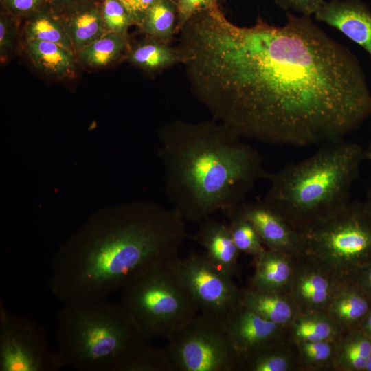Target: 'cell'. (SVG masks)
<instances>
[{"label": "cell", "instance_id": "cell-1", "mask_svg": "<svg viewBox=\"0 0 371 371\" xmlns=\"http://www.w3.org/2000/svg\"><path fill=\"white\" fill-rule=\"evenodd\" d=\"M190 89L213 119L243 139L308 146L345 139L371 116V91L356 56L315 25L286 12L283 26L250 27L218 5L180 30Z\"/></svg>", "mask_w": 371, "mask_h": 371}, {"label": "cell", "instance_id": "cell-2", "mask_svg": "<svg viewBox=\"0 0 371 371\" xmlns=\"http://www.w3.org/2000/svg\"><path fill=\"white\" fill-rule=\"evenodd\" d=\"M188 237L174 207L133 202L99 212L60 246L47 286L63 303L106 298L150 267L177 258Z\"/></svg>", "mask_w": 371, "mask_h": 371}, {"label": "cell", "instance_id": "cell-3", "mask_svg": "<svg viewBox=\"0 0 371 371\" xmlns=\"http://www.w3.org/2000/svg\"><path fill=\"white\" fill-rule=\"evenodd\" d=\"M158 136L166 192L185 221L238 207L267 172L258 151L214 119L176 120Z\"/></svg>", "mask_w": 371, "mask_h": 371}, {"label": "cell", "instance_id": "cell-4", "mask_svg": "<svg viewBox=\"0 0 371 371\" xmlns=\"http://www.w3.org/2000/svg\"><path fill=\"white\" fill-rule=\"evenodd\" d=\"M366 160L365 149L345 139L322 145L310 157L266 172L265 202L297 231L340 210Z\"/></svg>", "mask_w": 371, "mask_h": 371}, {"label": "cell", "instance_id": "cell-5", "mask_svg": "<svg viewBox=\"0 0 371 371\" xmlns=\"http://www.w3.org/2000/svg\"><path fill=\"white\" fill-rule=\"evenodd\" d=\"M56 338L65 366L80 371H121L147 344L121 303L106 298L64 302Z\"/></svg>", "mask_w": 371, "mask_h": 371}, {"label": "cell", "instance_id": "cell-6", "mask_svg": "<svg viewBox=\"0 0 371 371\" xmlns=\"http://www.w3.org/2000/svg\"><path fill=\"white\" fill-rule=\"evenodd\" d=\"M175 259L150 267L121 289V304L147 339H169L199 311Z\"/></svg>", "mask_w": 371, "mask_h": 371}, {"label": "cell", "instance_id": "cell-7", "mask_svg": "<svg viewBox=\"0 0 371 371\" xmlns=\"http://www.w3.org/2000/svg\"><path fill=\"white\" fill-rule=\"evenodd\" d=\"M298 232L300 256L339 280L350 278L371 262V212L364 201H350Z\"/></svg>", "mask_w": 371, "mask_h": 371}, {"label": "cell", "instance_id": "cell-8", "mask_svg": "<svg viewBox=\"0 0 371 371\" xmlns=\"http://www.w3.org/2000/svg\"><path fill=\"white\" fill-rule=\"evenodd\" d=\"M164 348L172 371L240 370L241 359L221 321L197 314Z\"/></svg>", "mask_w": 371, "mask_h": 371}, {"label": "cell", "instance_id": "cell-9", "mask_svg": "<svg viewBox=\"0 0 371 371\" xmlns=\"http://www.w3.org/2000/svg\"><path fill=\"white\" fill-rule=\"evenodd\" d=\"M65 367L45 330L31 319L9 313L0 302V370L57 371Z\"/></svg>", "mask_w": 371, "mask_h": 371}, {"label": "cell", "instance_id": "cell-10", "mask_svg": "<svg viewBox=\"0 0 371 371\" xmlns=\"http://www.w3.org/2000/svg\"><path fill=\"white\" fill-rule=\"evenodd\" d=\"M174 263L201 313L223 323L242 306V290L205 254L190 252Z\"/></svg>", "mask_w": 371, "mask_h": 371}, {"label": "cell", "instance_id": "cell-11", "mask_svg": "<svg viewBox=\"0 0 371 371\" xmlns=\"http://www.w3.org/2000/svg\"><path fill=\"white\" fill-rule=\"evenodd\" d=\"M223 324L234 348L243 359L285 340L286 328L265 319L241 306Z\"/></svg>", "mask_w": 371, "mask_h": 371}, {"label": "cell", "instance_id": "cell-12", "mask_svg": "<svg viewBox=\"0 0 371 371\" xmlns=\"http://www.w3.org/2000/svg\"><path fill=\"white\" fill-rule=\"evenodd\" d=\"M341 281L313 262L298 256L288 294L298 313L326 311Z\"/></svg>", "mask_w": 371, "mask_h": 371}, {"label": "cell", "instance_id": "cell-13", "mask_svg": "<svg viewBox=\"0 0 371 371\" xmlns=\"http://www.w3.org/2000/svg\"><path fill=\"white\" fill-rule=\"evenodd\" d=\"M238 208L254 225L267 248L293 257L301 255L298 231L264 200L245 201Z\"/></svg>", "mask_w": 371, "mask_h": 371}, {"label": "cell", "instance_id": "cell-14", "mask_svg": "<svg viewBox=\"0 0 371 371\" xmlns=\"http://www.w3.org/2000/svg\"><path fill=\"white\" fill-rule=\"evenodd\" d=\"M315 17L338 30L371 56V11L361 0L324 1Z\"/></svg>", "mask_w": 371, "mask_h": 371}, {"label": "cell", "instance_id": "cell-15", "mask_svg": "<svg viewBox=\"0 0 371 371\" xmlns=\"http://www.w3.org/2000/svg\"><path fill=\"white\" fill-rule=\"evenodd\" d=\"M193 238L206 250L207 260L218 270L234 277L239 276V254L228 225L210 216L199 223Z\"/></svg>", "mask_w": 371, "mask_h": 371}, {"label": "cell", "instance_id": "cell-16", "mask_svg": "<svg viewBox=\"0 0 371 371\" xmlns=\"http://www.w3.org/2000/svg\"><path fill=\"white\" fill-rule=\"evenodd\" d=\"M253 258L254 271L248 286L288 293L296 257L266 247Z\"/></svg>", "mask_w": 371, "mask_h": 371}, {"label": "cell", "instance_id": "cell-17", "mask_svg": "<svg viewBox=\"0 0 371 371\" xmlns=\"http://www.w3.org/2000/svg\"><path fill=\"white\" fill-rule=\"evenodd\" d=\"M58 14L76 54L107 32L102 16L100 3L96 1Z\"/></svg>", "mask_w": 371, "mask_h": 371}, {"label": "cell", "instance_id": "cell-18", "mask_svg": "<svg viewBox=\"0 0 371 371\" xmlns=\"http://www.w3.org/2000/svg\"><path fill=\"white\" fill-rule=\"evenodd\" d=\"M371 308V300L349 279L341 280L326 312L344 332L357 328Z\"/></svg>", "mask_w": 371, "mask_h": 371}, {"label": "cell", "instance_id": "cell-19", "mask_svg": "<svg viewBox=\"0 0 371 371\" xmlns=\"http://www.w3.org/2000/svg\"><path fill=\"white\" fill-rule=\"evenodd\" d=\"M242 306L265 319L286 328L298 313L288 293L250 286L242 290Z\"/></svg>", "mask_w": 371, "mask_h": 371}, {"label": "cell", "instance_id": "cell-20", "mask_svg": "<svg viewBox=\"0 0 371 371\" xmlns=\"http://www.w3.org/2000/svg\"><path fill=\"white\" fill-rule=\"evenodd\" d=\"M26 52L35 68L45 75L64 78L74 76L75 74V54L59 45L27 40Z\"/></svg>", "mask_w": 371, "mask_h": 371}, {"label": "cell", "instance_id": "cell-21", "mask_svg": "<svg viewBox=\"0 0 371 371\" xmlns=\"http://www.w3.org/2000/svg\"><path fill=\"white\" fill-rule=\"evenodd\" d=\"M286 330L293 343L335 341L344 333L325 311L298 313Z\"/></svg>", "mask_w": 371, "mask_h": 371}, {"label": "cell", "instance_id": "cell-22", "mask_svg": "<svg viewBox=\"0 0 371 371\" xmlns=\"http://www.w3.org/2000/svg\"><path fill=\"white\" fill-rule=\"evenodd\" d=\"M371 350V338L359 328L343 333L335 342L333 370L364 371Z\"/></svg>", "mask_w": 371, "mask_h": 371}, {"label": "cell", "instance_id": "cell-23", "mask_svg": "<svg viewBox=\"0 0 371 371\" xmlns=\"http://www.w3.org/2000/svg\"><path fill=\"white\" fill-rule=\"evenodd\" d=\"M24 32L26 41L38 40L56 43L75 54L59 14L49 5L26 18Z\"/></svg>", "mask_w": 371, "mask_h": 371}, {"label": "cell", "instance_id": "cell-24", "mask_svg": "<svg viewBox=\"0 0 371 371\" xmlns=\"http://www.w3.org/2000/svg\"><path fill=\"white\" fill-rule=\"evenodd\" d=\"M127 58L131 63L148 71H158L181 63L177 48H171L168 44L150 37L133 46Z\"/></svg>", "mask_w": 371, "mask_h": 371}, {"label": "cell", "instance_id": "cell-25", "mask_svg": "<svg viewBox=\"0 0 371 371\" xmlns=\"http://www.w3.org/2000/svg\"><path fill=\"white\" fill-rule=\"evenodd\" d=\"M295 368H298L297 354L284 340L243 359L240 370L290 371Z\"/></svg>", "mask_w": 371, "mask_h": 371}, {"label": "cell", "instance_id": "cell-26", "mask_svg": "<svg viewBox=\"0 0 371 371\" xmlns=\"http://www.w3.org/2000/svg\"><path fill=\"white\" fill-rule=\"evenodd\" d=\"M177 19L175 0H159L145 13L137 25L147 36L168 44L171 40Z\"/></svg>", "mask_w": 371, "mask_h": 371}, {"label": "cell", "instance_id": "cell-27", "mask_svg": "<svg viewBox=\"0 0 371 371\" xmlns=\"http://www.w3.org/2000/svg\"><path fill=\"white\" fill-rule=\"evenodd\" d=\"M126 47V41L120 35L106 32L78 54V58L85 65L92 67L106 66L117 60Z\"/></svg>", "mask_w": 371, "mask_h": 371}, {"label": "cell", "instance_id": "cell-28", "mask_svg": "<svg viewBox=\"0 0 371 371\" xmlns=\"http://www.w3.org/2000/svg\"><path fill=\"white\" fill-rule=\"evenodd\" d=\"M233 240L240 252L254 257L266 249L254 225L238 207L225 213Z\"/></svg>", "mask_w": 371, "mask_h": 371}, {"label": "cell", "instance_id": "cell-29", "mask_svg": "<svg viewBox=\"0 0 371 371\" xmlns=\"http://www.w3.org/2000/svg\"><path fill=\"white\" fill-rule=\"evenodd\" d=\"M335 341H299L294 343L298 368L302 370L333 369Z\"/></svg>", "mask_w": 371, "mask_h": 371}, {"label": "cell", "instance_id": "cell-30", "mask_svg": "<svg viewBox=\"0 0 371 371\" xmlns=\"http://www.w3.org/2000/svg\"><path fill=\"white\" fill-rule=\"evenodd\" d=\"M121 371H172L164 349L145 344L122 366Z\"/></svg>", "mask_w": 371, "mask_h": 371}, {"label": "cell", "instance_id": "cell-31", "mask_svg": "<svg viewBox=\"0 0 371 371\" xmlns=\"http://www.w3.org/2000/svg\"><path fill=\"white\" fill-rule=\"evenodd\" d=\"M100 8L106 31L120 35L126 41L128 30L134 23L122 2L120 0H102Z\"/></svg>", "mask_w": 371, "mask_h": 371}, {"label": "cell", "instance_id": "cell-32", "mask_svg": "<svg viewBox=\"0 0 371 371\" xmlns=\"http://www.w3.org/2000/svg\"><path fill=\"white\" fill-rule=\"evenodd\" d=\"M177 5L175 32H179L196 13L218 5V0H175Z\"/></svg>", "mask_w": 371, "mask_h": 371}, {"label": "cell", "instance_id": "cell-33", "mask_svg": "<svg viewBox=\"0 0 371 371\" xmlns=\"http://www.w3.org/2000/svg\"><path fill=\"white\" fill-rule=\"evenodd\" d=\"M47 5V0H1V10L16 19H26Z\"/></svg>", "mask_w": 371, "mask_h": 371}, {"label": "cell", "instance_id": "cell-34", "mask_svg": "<svg viewBox=\"0 0 371 371\" xmlns=\"http://www.w3.org/2000/svg\"><path fill=\"white\" fill-rule=\"evenodd\" d=\"M16 19L1 10L0 15V55L1 60L6 58L11 52L15 37Z\"/></svg>", "mask_w": 371, "mask_h": 371}, {"label": "cell", "instance_id": "cell-35", "mask_svg": "<svg viewBox=\"0 0 371 371\" xmlns=\"http://www.w3.org/2000/svg\"><path fill=\"white\" fill-rule=\"evenodd\" d=\"M282 9L293 10L302 15L311 16L324 3V0H274Z\"/></svg>", "mask_w": 371, "mask_h": 371}, {"label": "cell", "instance_id": "cell-36", "mask_svg": "<svg viewBox=\"0 0 371 371\" xmlns=\"http://www.w3.org/2000/svg\"><path fill=\"white\" fill-rule=\"evenodd\" d=\"M138 25L147 10L159 0H120Z\"/></svg>", "mask_w": 371, "mask_h": 371}, {"label": "cell", "instance_id": "cell-37", "mask_svg": "<svg viewBox=\"0 0 371 371\" xmlns=\"http://www.w3.org/2000/svg\"><path fill=\"white\" fill-rule=\"evenodd\" d=\"M348 279L358 285L371 300V262Z\"/></svg>", "mask_w": 371, "mask_h": 371}, {"label": "cell", "instance_id": "cell-38", "mask_svg": "<svg viewBox=\"0 0 371 371\" xmlns=\"http://www.w3.org/2000/svg\"><path fill=\"white\" fill-rule=\"evenodd\" d=\"M96 0H47L49 5L60 13L79 5Z\"/></svg>", "mask_w": 371, "mask_h": 371}, {"label": "cell", "instance_id": "cell-39", "mask_svg": "<svg viewBox=\"0 0 371 371\" xmlns=\"http://www.w3.org/2000/svg\"><path fill=\"white\" fill-rule=\"evenodd\" d=\"M363 333L371 338V308L357 327Z\"/></svg>", "mask_w": 371, "mask_h": 371}, {"label": "cell", "instance_id": "cell-40", "mask_svg": "<svg viewBox=\"0 0 371 371\" xmlns=\"http://www.w3.org/2000/svg\"><path fill=\"white\" fill-rule=\"evenodd\" d=\"M364 203L371 212V181L370 182V185L366 194V199Z\"/></svg>", "mask_w": 371, "mask_h": 371}, {"label": "cell", "instance_id": "cell-41", "mask_svg": "<svg viewBox=\"0 0 371 371\" xmlns=\"http://www.w3.org/2000/svg\"><path fill=\"white\" fill-rule=\"evenodd\" d=\"M366 160L371 161V141L368 147L365 149Z\"/></svg>", "mask_w": 371, "mask_h": 371}, {"label": "cell", "instance_id": "cell-42", "mask_svg": "<svg viewBox=\"0 0 371 371\" xmlns=\"http://www.w3.org/2000/svg\"><path fill=\"white\" fill-rule=\"evenodd\" d=\"M364 371H371V350L368 357Z\"/></svg>", "mask_w": 371, "mask_h": 371}]
</instances>
